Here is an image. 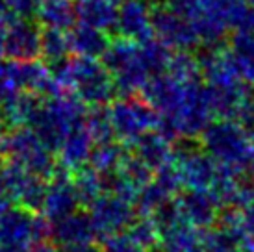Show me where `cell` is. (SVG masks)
I'll use <instances>...</instances> for the list:
<instances>
[{
  "mask_svg": "<svg viewBox=\"0 0 254 252\" xmlns=\"http://www.w3.org/2000/svg\"><path fill=\"white\" fill-rule=\"evenodd\" d=\"M171 78L178 82H195L198 72V62L191 56L190 50H178L177 54H171L169 62L165 65Z\"/></svg>",
  "mask_w": 254,
  "mask_h": 252,
  "instance_id": "9",
  "label": "cell"
},
{
  "mask_svg": "<svg viewBox=\"0 0 254 252\" xmlns=\"http://www.w3.org/2000/svg\"><path fill=\"white\" fill-rule=\"evenodd\" d=\"M69 39L65 30L56 28H43L41 30V54L50 63L58 62L69 54Z\"/></svg>",
  "mask_w": 254,
  "mask_h": 252,
  "instance_id": "8",
  "label": "cell"
},
{
  "mask_svg": "<svg viewBox=\"0 0 254 252\" xmlns=\"http://www.w3.org/2000/svg\"><path fill=\"white\" fill-rule=\"evenodd\" d=\"M150 9L152 6L147 0H119L113 30H117L121 37L135 43L154 37Z\"/></svg>",
  "mask_w": 254,
  "mask_h": 252,
  "instance_id": "3",
  "label": "cell"
},
{
  "mask_svg": "<svg viewBox=\"0 0 254 252\" xmlns=\"http://www.w3.org/2000/svg\"><path fill=\"white\" fill-rule=\"evenodd\" d=\"M0 4L13 19H34L41 6V0H2Z\"/></svg>",
  "mask_w": 254,
  "mask_h": 252,
  "instance_id": "10",
  "label": "cell"
},
{
  "mask_svg": "<svg viewBox=\"0 0 254 252\" xmlns=\"http://www.w3.org/2000/svg\"><path fill=\"white\" fill-rule=\"evenodd\" d=\"M152 19V32L154 37L165 43L169 49L178 50H191L198 45V39L191 24L186 19H182L178 13H175L165 4L152 6L150 9Z\"/></svg>",
  "mask_w": 254,
  "mask_h": 252,
  "instance_id": "1",
  "label": "cell"
},
{
  "mask_svg": "<svg viewBox=\"0 0 254 252\" xmlns=\"http://www.w3.org/2000/svg\"><path fill=\"white\" fill-rule=\"evenodd\" d=\"M0 2H2V0H0Z\"/></svg>",
  "mask_w": 254,
  "mask_h": 252,
  "instance_id": "12",
  "label": "cell"
},
{
  "mask_svg": "<svg viewBox=\"0 0 254 252\" xmlns=\"http://www.w3.org/2000/svg\"><path fill=\"white\" fill-rule=\"evenodd\" d=\"M119 0H74L76 21L100 30H113Z\"/></svg>",
  "mask_w": 254,
  "mask_h": 252,
  "instance_id": "5",
  "label": "cell"
},
{
  "mask_svg": "<svg viewBox=\"0 0 254 252\" xmlns=\"http://www.w3.org/2000/svg\"><path fill=\"white\" fill-rule=\"evenodd\" d=\"M2 52L9 60L26 62L41 54V28L32 19H11L7 22Z\"/></svg>",
  "mask_w": 254,
  "mask_h": 252,
  "instance_id": "2",
  "label": "cell"
},
{
  "mask_svg": "<svg viewBox=\"0 0 254 252\" xmlns=\"http://www.w3.org/2000/svg\"><path fill=\"white\" fill-rule=\"evenodd\" d=\"M226 54L238 76L254 82V32H234Z\"/></svg>",
  "mask_w": 254,
  "mask_h": 252,
  "instance_id": "6",
  "label": "cell"
},
{
  "mask_svg": "<svg viewBox=\"0 0 254 252\" xmlns=\"http://www.w3.org/2000/svg\"><path fill=\"white\" fill-rule=\"evenodd\" d=\"M39 26L43 28L67 30L76 22V11L72 0H41V6L37 9Z\"/></svg>",
  "mask_w": 254,
  "mask_h": 252,
  "instance_id": "7",
  "label": "cell"
},
{
  "mask_svg": "<svg viewBox=\"0 0 254 252\" xmlns=\"http://www.w3.org/2000/svg\"><path fill=\"white\" fill-rule=\"evenodd\" d=\"M249 4H251V6L254 7V0H249Z\"/></svg>",
  "mask_w": 254,
  "mask_h": 252,
  "instance_id": "11",
  "label": "cell"
},
{
  "mask_svg": "<svg viewBox=\"0 0 254 252\" xmlns=\"http://www.w3.org/2000/svg\"><path fill=\"white\" fill-rule=\"evenodd\" d=\"M67 39H69V50L78 54V56L100 58L102 52L106 50L108 34L106 30L95 28L84 22H74L71 28L67 30Z\"/></svg>",
  "mask_w": 254,
  "mask_h": 252,
  "instance_id": "4",
  "label": "cell"
}]
</instances>
